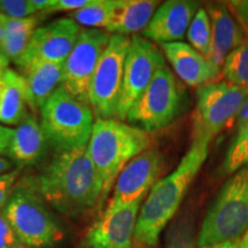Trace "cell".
Listing matches in <instances>:
<instances>
[{
	"label": "cell",
	"instance_id": "obj_1",
	"mask_svg": "<svg viewBox=\"0 0 248 248\" xmlns=\"http://www.w3.org/2000/svg\"><path fill=\"white\" fill-rule=\"evenodd\" d=\"M49 206L77 217L99 204L102 185L88 146L57 154L35 181H26Z\"/></svg>",
	"mask_w": 248,
	"mask_h": 248
},
{
	"label": "cell",
	"instance_id": "obj_2",
	"mask_svg": "<svg viewBox=\"0 0 248 248\" xmlns=\"http://www.w3.org/2000/svg\"><path fill=\"white\" fill-rule=\"evenodd\" d=\"M208 152L209 145L192 142L177 168L156 182L139 210L135 230L136 243L147 247L156 246L161 232L177 213Z\"/></svg>",
	"mask_w": 248,
	"mask_h": 248
},
{
	"label": "cell",
	"instance_id": "obj_3",
	"mask_svg": "<svg viewBox=\"0 0 248 248\" xmlns=\"http://www.w3.org/2000/svg\"><path fill=\"white\" fill-rule=\"evenodd\" d=\"M154 137L117 119H97L88 150L100 178L102 190L98 209L106 202L117 177L133 157L153 146Z\"/></svg>",
	"mask_w": 248,
	"mask_h": 248
},
{
	"label": "cell",
	"instance_id": "obj_4",
	"mask_svg": "<svg viewBox=\"0 0 248 248\" xmlns=\"http://www.w3.org/2000/svg\"><path fill=\"white\" fill-rule=\"evenodd\" d=\"M40 125L48 146L57 154L68 153L89 145L94 113L89 104L60 86L40 110Z\"/></svg>",
	"mask_w": 248,
	"mask_h": 248
},
{
	"label": "cell",
	"instance_id": "obj_5",
	"mask_svg": "<svg viewBox=\"0 0 248 248\" xmlns=\"http://www.w3.org/2000/svg\"><path fill=\"white\" fill-rule=\"evenodd\" d=\"M248 230V168L244 167L222 186L204 216L199 248L243 238Z\"/></svg>",
	"mask_w": 248,
	"mask_h": 248
},
{
	"label": "cell",
	"instance_id": "obj_6",
	"mask_svg": "<svg viewBox=\"0 0 248 248\" xmlns=\"http://www.w3.org/2000/svg\"><path fill=\"white\" fill-rule=\"evenodd\" d=\"M2 213L27 247L49 248L63 239L60 223L26 181L16 185Z\"/></svg>",
	"mask_w": 248,
	"mask_h": 248
},
{
	"label": "cell",
	"instance_id": "obj_7",
	"mask_svg": "<svg viewBox=\"0 0 248 248\" xmlns=\"http://www.w3.org/2000/svg\"><path fill=\"white\" fill-rule=\"evenodd\" d=\"M185 92L171 70L164 64L129 110V124L153 133L181 116L185 108Z\"/></svg>",
	"mask_w": 248,
	"mask_h": 248
},
{
	"label": "cell",
	"instance_id": "obj_8",
	"mask_svg": "<svg viewBox=\"0 0 248 248\" xmlns=\"http://www.w3.org/2000/svg\"><path fill=\"white\" fill-rule=\"evenodd\" d=\"M248 98V88L226 82L212 83L197 91L192 142L210 145L229 123L237 119Z\"/></svg>",
	"mask_w": 248,
	"mask_h": 248
},
{
	"label": "cell",
	"instance_id": "obj_9",
	"mask_svg": "<svg viewBox=\"0 0 248 248\" xmlns=\"http://www.w3.org/2000/svg\"><path fill=\"white\" fill-rule=\"evenodd\" d=\"M130 43L129 36L114 33L99 60L89 95L90 106L97 119H116Z\"/></svg>",
	"mask_w": 248,
	"mask_h": 248
},
{
	"label": "cell",
	"instance_id": "obj_10",
	"mask_svg": "<svg viewBox=\"0 0 248 248\" xmlns=\"http://www.w3.org/2000/svg\"><path fill=\"white\" fill-rule=\"evenodd\" d=\"M164 64L163 54L156 45L142 36L132 37L124 64L117 120H126L129 110L150 85L156 71Z\"/></svg>",
	"mask_w": 248,
	"mask_h": 248
},
{
	"label": "cell",
	"instance_id": "obj_11",
	"mask_svg": "<svg viewBox=\"0 0 248 248\" xmlns=\"http://www.w3.org/2000/svg\"><path fill=\"white\" fill-rule=\"evenodd\" d=\"M111 33L100 29H82L73 51L63 63L62 85L70 94L90 105V88L94 71L109 44Z\"/></svg>",
	"mask_w": 248,
	"mask_h": 248
},
{
	"label": "cell",
	"instance_id": "obj_12",
	"mask_svg": "<svg viewBox=\"0 0 248 248\" xmlns=\"http://www.w3.org/2000/svg\"><path fill=\"white\" fill-rule=\"evenodd\" d=\"M162 168V154L156 147L152 146L133 157L117 177L105 212H113L142 201L156 184Z\"/></svg>",
	"mask_w": 248,
	"mask_h": 248
},
{
	"label": "cell",
	"instance_id": "obj_13",
	"mask_svg": "<svg viewBox=\"0 0 248 248\" xmlns=\"http://www.w3.org/2000/svg\"><path fill=\"white\" fill-rule=\"evenodd\" d=\"M80 28L73 18L63 17L37 28L29 46L15 62L18 68L35 61L64 63L73 51Z\"/></svg>",
	"mask_w": 248,
	"mask_h": 248
},
{
	"label": "cell",
	"instance_id": "obj_14",
	"mask_svg": "<svg viewBox=\"0 0 248 248\" xmlns=\"http://www.w3.org/2000/svg\"><path fill=\"white\" fill-rule=\"evenodd\" d=\"M140 204L141 201H138L113 212H105L86 231L83 247L132 248Z\"/></svg>",
	"mask_w": 248,
	"mask_h": 248
},
{
	"label": "cell",
	"instance_id": "obj_15",
	"mask_svg": "<svg viewBox=\"0 0 248 248\" xmlns=\"http://www.w3.org/2000/svg\"><path fill=\"white\" fill-rule=\"evenodd\" d=\"M199 4L190 0H169L156 9L153 17L142 30V37L162 44L184 38Z\"/></svg>",
	"mask_w": 248,
	"mask_h": 248
},
{
	"label": "cell",
	"instance_id": "obj_16",
	"mask_svg": "<svg viewBox=\"0 0 248 248\" xmlns=\"http://www.w3.org/2000/svg\"><path fill=\"white\" fill-rule=\"evenodd\" d=\"M161 48L175 73L186 85L199 89L216 83L221 76V68L214 66L209 59L186 43H168L161 45Z\"/></svg>",
	"mask_w": 248,
	"mask_h": 248
},
{
	"label": "cell",
	"instance_id": "obj_17",
	"mask_svg": "<svg viewBox=\"0 0 248 248\" xmlns=\"http://www.w3.org/2000/svg\"><path fill=\"white\" fill-rule=\"evenodd\" d=\"M18 73L24 80L28 108L36 116L48 98L62 85L63 63L35 61L20 67Z\"/></svg>",
	"mask_w": 248,
	"mask_h": 248
},
{
	"label": "cell",
	"instance_id": "obj_18",
	"mask_svg": "<svg viewBox=\"0 0 248 248\" xmlns=\"http://www.w3.org/2000/svg\"><path fill=\"white\" fill-rule=\"evenodd\" d=\"M207 12L212 24V52L209 60L214 66L221 68L226 57L245 42L246 33L224 4L209 5Z\"/></svg>",
	"mask_w": 248,
	"mask_h": 248
},
{
	"label": "cell",
	"instance_id": "obj_19",
	"mask_svg": "<svg viewBox=\"0 0 248 248\" xmlns=\"http://www.w3.org/2000/svg\"><path fill=\"white\" fill-rule=\"evenodd\" d=\"M48 147L40 122L30 113L14 129L7 157L16 164L17 168H23L38 162Z\"/></svg>",
	"mask_w": 248,
	"mask_h": 248
},
{
	"label": "cell",
	"instance_id": "obj_20",
	"mask_svg": "<svg viewBox=\"0 0 248 248\" xmlns=\"http://www.w3.org/2000/svg\"><path fill=\"white\" fill-rule=\"evenodd\" d=\"M160 1L154 0H119L108 32L126 35L142 31L150 23Z\"/></svg>",
	"mask_w": 248,
	"mask_h": 248
},
{
	"label": "cell",
	"instance_id": "obj_21",
	"mask_svg": "<svg viewBox=\"0 0 248 248\" xmlns=\"http://www.w3.org/2000/svg\"><path fill=\"white\" fill-rule=\"evenodd\" d=\"M0 89V124L18 125L28 115L27 94L23 77L20 73L6 69L1 73Z\"/></svg>",
	"mask_w": 248,
	"mask_h": 248
},
{
	"label": "cell",
	"instance_id": "obj_22",
	"mask_svg": "<svg viewBox=\"0 0 248 248\" xmlns=\"http://www.w3.org/2000/svg\"><path fill=\"white\" fill-rule=\"evenodd\" d=\"M0 20L4 30V37L0 40V49L9 60L16 62L29 46L40 22V17L33 15L26 18H12L0 14Z\"/></svg>",
	"mask_w": 248,
	"mask_h": 248
},
{
	"label": "cell",
	"instance_id": "obj_23",
	"mask_svg": "<svg viewBox=\"0 0 248 248\" xmlns=\"http://www.w3.org/2000/svg\"><path fill=\"white\" fill-rule=\"evenodd\" d=\"M119 0H91L83 8L71 12L70 16L76 23L90 29H106L109 27Z\"/></svg>",
	"mask_w": 248,
	"mask_h": 248
},
{
	"label": "cell",
	"instance_id": "obj_24",
	"mask_svg": "<svg viewBox=\"0 0 248 248\" xmlns=\"http://www.w3.org/2000/svg\"><path fill=\"white\" fill-rule=\"evenodd\" d=\"M222 76L226 83L248 88V38L226 57Z\"/></svg>",
	"mask_w": 248,
	"mask_h": 248
},
{
	"label": "cell",
	"instance_id": "obj_25",
	"mask_svg": "<svg viewBox=\"0 0 248 248\" xmlns=\"http://www.w3.org/2000/svg\"><path fill=\"white\" fill-rule=\"evenodd\" d=\"M187 39L194 49L200 54L209 59L212 52V24L208 12L204 8H199L188 27Z\"/></svg>",
	"mask_w": 248,
	"mask_h": 248
},
{
	"label": "cell",
	"instance_id": "obj_26",
	"mask_svg": "<svg viewBox=\"0 0 248 248\" xmlns=\"http://www.w3.org/2000/svg\"><path fill=\"white\" fill-rule=\"evenodd\" d=\"M194 223L191 216H181L166 235V248H195Z\"/></svg>",
	"mask_w": 248,
	"mask_h": 248
},
{
	"label": "cell",
	"instance_id": "obj_27",
	"mask_svg": "<svg viewBox=\"0 0 248 248\" xmlns=\"http://www.w3.org/2000/svg\"><path fill=\"white\" fill-rule=\"evenodd\" d=\"M248 163V126L244 131L234 136L230 147L226 152L224 162H223V172L235 173Z\"/></svg>",
	"mask_w": 248,
	"mask_h": 248
},
{
	"label": "cell",
	"instance_id": "obj_28",
	"mask_svg": "<svg viewBox=\"0 0 248 248\" xmlns=\"http://www.w3.org/2000/svg\"><path fill=\"white\" fill-rule=\"evenodd\" d=\"M38 13L32 0H0V14L12 18H26Z\"/></svg>",
	"mask_w": 248,
	"mask_h": 248
},
{
	"label": "cell",
	"instance_id": "obj_29",
	"mask_svg": "<svg viewBox=\"0 0 248 248\" xmlns=\"http://www.w3.org/2000/svg\"><path fill=\"white\" fill-rule=\"evenodd\" d=\"M0 248H29L18 238L2 209L0 210Z\"/></svg>",
	"mask_w": 248,
	"mask_h": 248
},
{
	"label": "cell",
	"instance_id": "obj_30",
	"mask_svg": "<svg viewBox=\"0 0 248 248\" xmlns=\"http://www.w3.org/2000/svg\"><path fill=\"white\" fill-rule=\"evenodd\" d=\"M21 172H22V168H16L0 176V210L4 209L16 187V182L20 178Z\"/></svg>",
	"mask_w": 248,
	"mask_h": 248
},
{
	"label": "cell",
	"instance_id": "obj_31",
	"mask_svg": "<svg viewBox=\"0 0 248 248\" xmlns=\"http://www.w3.org/2000/svg\"><path fill=\"white\" fill-rule=\"evenodd\" d=\"M91 0H52L51 5L46 11L40 14H52L57 12H75L77 9L83 8L86 6Z\"/></svg>",
	"mask_w": 248,
	"mask_h": 248
},
{
	"label": "cell",
	"instance_id": "obj_32",
	"mask_svg": "<svg viewBox=\"0 0 248 248\" xmlns=\"http://www.w3.org/2000/svg\"><path fill=\"white\" fill-rule=\"evenodd\" d=\"M229 8L231 9V13L234 18H237V22L243 28L248 37V0H238V1L229 2Z\"/></svg>",
	"mask_w": 248,
	"mask_h": 248
},
{
	"label": "cell",
	"instance_id": "obj_33",
	"mask_svg": "<svg viewBox=\"0 0 248 248\" xmlns=\"http://www.w3.org/2000/svg\"><path fill=\"white\" fill-rule=\"evenodd\" d=\"M13 132L14 129L7 128V126L0 124V155L2 156H7Z\"/></svg>",
	"mask_w": 248,
	"mask_h": 248
},
{
	"label": "cell",
	"instance_id": "obj_34",
	"mask_svg": "<svg viewBox=\"0 0 248 248\" xmlns=\"http://www.w3.org/2000/svg\"><path fill=\"white\" fill-rule=\"evenodd\" d=\"M248 126V98L241 107V109L235 119V136L244 131Z\"/></svg>",
	"mask_w": 248,
	"mask_h": 248
},
{
	"label": "cell",
	"instance_id": "obj_35",
	"mask_svg": "<svg viewBox=\"0 0 248 248\" xmlns=\"http://www.w3.org/2000/svg\"><path fill=\"white\" fill-rule=\"evenodd\" d=\"M241 241H243V238H238V239L228 240L224 241V243L209 245V246H204L201 248H241Z\"/></svg>",
	"mask_w": 248,
	"mask_h": 248
},
{
	"label": "cell",
	"instance_id": "obj_36",
	"mask_svg": "<svg viewBox=\"0 0 248 248\" xmlns=\"http://www.w3.org/2000/svg\"><path fill=\"white\" fill-rule=\"evenodd\" d=\"M13 166H14L13 161L9 160L8 157H5L2 156V155H0V176L9 172V170L13 168Z\"/></svg>",
	"mask_w": 248,
	"mask_h": 248
},
{
	"label": "cell",
	"instance_id": "obj_37",
	"mask_svg": "<svg viewBox=\"0 0 248 248\" xmlns=\"http://www.w3.org/2000/svg\"><path fill=\"white\" fill-rule=\"evenodd\" d=\"M8 64H9V59L6 57V55L2 53L1 49H0V73L6 69H8L7 68Z\"/></svg>",
	"mask_w": 248,
	"mask_h": 248
},
{
	"label": "cell",
	"instance_id": "obj_38",
	"mask_svg": "<svg viewBox=\"0 0 248 248\" xmlns=\"http://www.w3.org/2000/svg\"><path fill=\"white\" fill-rule=\"evenodd\" d=\"M241 248H248V230L243 237V241H241Z\"/></svg>",
	"mask_w": 248,
	"mask_h": 248
},
{
	"label": "cell",
	"instance_id": "obj_39",
	"mask_svg": "<svg viewBox=\"0 0 248 248\" xmlns=\"http://www.w3.org/2000/svg\"><path fill=\"white\" fill-rule=\"evenodd\" d=\"M4 37V30H2V26H1V20H0V40L2 39Z\"/></svg>",
	"mask_w": 248,
	"mask_h": 248
},
{
	"label": "cell",
	"instance_id": "obj_40",
	"mask_svg": "<svg viewBox=\"0 0 248 248\" xmlns=\"http://www.w3.org/2000/svg\"><path fill=\"white\" fill-rule=\"evenodd\" d=\"M2 73V71H1ZM1 73H0V89H1V85H2V75H1Z\"/></svg>",
	"mask_w": 248,
	"mask_h": 248
}]
</instances>
